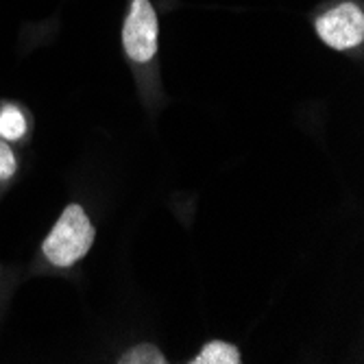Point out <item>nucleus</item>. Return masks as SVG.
I'll return each instance as SVG.
<instances>
[{"instance_id":"f257e3e1","label":"nucleus","mask_w":364,"mask_h":364,"mask_svg":"<svg viewBox=\"0 0 364 364\" xmlns=\"http://www.w3.org/2000/svg\"><path fill=\"white\" fill-rule=\"evenodd\" d=\"M96 238V229L79 203H70L50 229L42 245L44 257L57 269H70L87 255Z\"/></svg>"},{"instance_id":"f03ea898","label":"nucleus","mask_w":364,"mask_h":364,"mask_svg":"<svg viewBox=\"0 0 364 364\" xmlns=\"http://www.w3.org/2000/svg\"><path fill=\"white\" fill-rule=\"evenodd\" d=\"M159 24L149 0H131L129 16L122 26V46L131 61L146 63L157 55Z\"/></svg>"},{"instance_id":"7ed1b4c3","label":"nucleus","mask_w":364,"mask_h":364,"mask_svg":"<svg viewBox=\"0 0 364 364\" xmlns=\"http://www.w3.org/2000/svg\"><path fill=\"white\" fill-rule=\"evenodd\" d=\"M318 38L334 50H349L364 40V14L353 3H341L316 18Z\"/></svg>"},{"instance_id":"20e7f679","label":"nucleus","mask_w":364,"mask_h":364,"mask_svg":"<svg viewBox=\"0 0 364 364\" xmlns=\"http://www.w3.org/2000/svg\"><path fill=\"white\" fill-rule=\"evenodd\" d=\"M240 351L231 343L225 341H210L192 360V364H238Z\"/></svg>"},{"instance_id":"39448f33","label":"nucleus","mask_w":364,"mask_h":364,"mask_svg":"<svg viewBox=\"0 0 364 364\" xmlns=\"http://www.w3.org/2000/svg\"><path fill=\"white\" fill-rule=\"evenodd\" d=\"M26 134V120L24 114L16 105H7L0 112V138L14 142Z\"/></svg>"},{"instance_id":"423d86ee","label":"nucleus","mask_w":364,"mask_h":364,"mask_svg":"<svg viewBox=\"0 0 364 364\" xmlns=\"http://www.w3.org/2000/svg\"><path fill=\"white\" fill-rule=\"evenodd\" d=\"M118 362H122V364H164L166 358H164V353L155 345L142 343L134 349H129Z\"/></svg>"},{"instance_id":"0eeeda50","label":"nucleus","mask_w":364,"mask_h":364,"mask_svg":"<svg viewBox=\"0 0 364 364\" xmlns=\"http://www.w3.org/2000/svg\"><path fill=\"white\" fill-rule=\"evenodd\" d=\"M18 171V159L14 155V151L9 149V144L0 138V179H9L14 177Z\"/></svg>"}]
</instances>
